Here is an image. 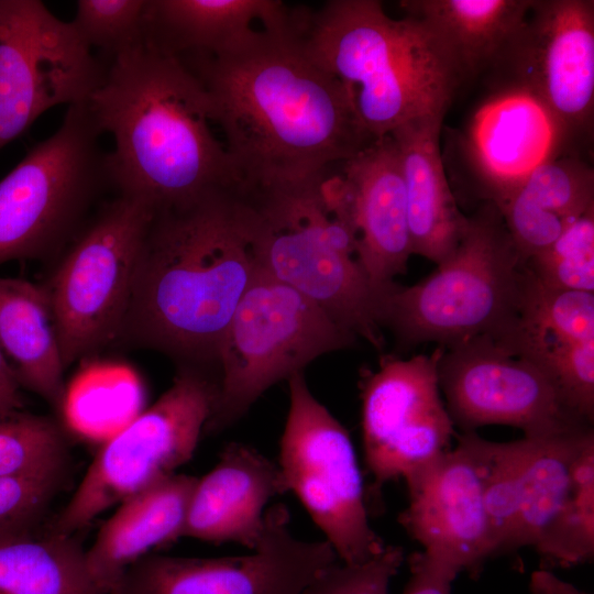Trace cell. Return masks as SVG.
I'll list each match as a JSON object with an SVG mask.
<instances>
[{
  "label": "cell",
  "instance_id": "cell-1",
  "mask_svg": "<svg viewBox=\"0 0 594 594\" xmlns=\"http://www.w3.org/2000/svg\"><path fill=\"white\" fill-rule=\"evenodd\" d=\"M304 21L263 29L222 54L180 61L208 95L245 196L308 190L332 165L375 141L361 123L351 88L308 54Z\"/></svg>",
  "mask_w": 594,
  "mask_h": 594
},
{
  "label": "cell",
  "instance_id": "cell-2",
  "mask_svg": "<svg viewBox=\"0 0 594 594\" xmlns=\"http://www.w3.org/2000/svg\"><path fill=\"white\" fill-rule=\"evenodd\" d=\"M257 228L255 207L235 189L155 211L118 340L182 365H217L224 330L261 268Z\"/></svg>",
  "mask_w": 594,
  "mask_h": 594
},
{
  "label": "cell",
  "instance_id": "cell-3",
  "mask_svg": "<svg viewBox=\"0 0 594 594\" xmlns=\"http://www.w3.org/2000/svg\"><path fill=\"white\" fill-rule=\"evenodd\" d=\"M114 148L108 153L112 188L154 211L237 189L226 146L212 132L211 105L177 58L143 43L111 59L87 101Z\"/></svg>",
  "mask_w": 594,
  "mask_h": 594
},
{
  "label": "cell",
  "instance_id": "cell-4",
  "mask_svg": "<svg viewBox=\"0 0 594 594\" xmlns=\"http://www.w3.org/2000/svg\"><path fill=\"white\" fill-rule=\"evenodd\" d=\"M305 47L351 88L375 140L400 124L447 112L463 75L443 41L421 20L391 18L377 0H331L309 12Z\"/></svg>",
  "mask_w": 594,
  "mask_h": 594
},
{
  "label": "cell",
  "instance_id": "cell-5",
  "mask_svg": "<svg viewBox=\"0 0 594 594\" xmlns=\"http://www.w3.org/2000/svg\"><path fill=\"white\" fill-rule=\"evenodd\" d=\"M526 279L527 266L488 201L469 217L459 244L435 272L413 286L393 283L386 289L381 324L403 346L499 341L518 322Z\"/></svg>",
  "mask_w": 594,
  "mask_h": 594
},
{
  "label": "cell",
  "instance_id": "cell-6",
  "mask_svg": "<svg viewBox=\"0 0 594 594\" xmlns=\"http://www.w3.org/2000/svg\"><path fill=\"white\" fill-rule=\"evenodd\" d=\"M319 186L249 199L258 216L261 268L382 350V300L393 283H372L356 261L355 234L327 208Z\"/></svg>",
  "mask_w": 594,
  "mask_h": 594
},
{
  "label": "cell",
  "instance_id": "cell-7",
  "mask_svg": "<svg viewBox=\"0 0 594 594\" xmlns=\"http://www.w3.org/2000/svg\"><path fill=\"white\" fill-rule=\"evenodd\" d=\"M355 339L311 300L260 268L222 336L218 395L204 431L228 429L274 384Z\"/></svg>",
  "mask_w": 594,
  "mask_h": 594
},
{
  "label": "cell",
  "instance_id": "cell-8",
  "mask_svg": "<svg viewBox=\"0 0 594 594\" xmlns=\"http://www.w3.org/2000/svg\"><path fill=\"white\" fill-rule=\"evenodd\" d=\"M87 102L72 105L58 130L0 180V265L43 258L77 235L96 198L111 187Z\"/></svg>",
  "mask_w": 594,
  "mask_h": 594
},
{
  "label": "cell",
  "instance_id": "cell-9",
  "mask_svg": "<svg viewBox=\"0 0 594 594\" xmlns=\"http://www.w3.org/2000/svg\"><path fill=\"white\" fill-rule=\"evenodd\" d=\"M218 386L206 369L182 365L170 387L99 449L44 531L72 537L109 507L174 474L193 457Z\"/></svg>",
  "mask_w": 594,
  "mask_h": 594
},
{
  "label": "cell",
  "instance_id": "cell-10",
  "mask_svg": "<svg viewBox=\"0 0 594 594\" xmlns=\"http://www.w3.org/2000/svg\"><path fill=\"white\" fill-rule=\"evenodd\" d=\"M154 212L139 199L117 195L68 243L42 285L65 369L118 340Z\"/></svg>",
  "mask_w": 594,
  "mask_h": 594
},
{
  "label": "cell",
  "instance_id": "cell-11",
  "mask_svg": "<svg viewBox=\"0 0 594 594\" xmlns=\"http://www.w3.org/2000/svg\"><path fill=\"white\" fill-rule=\"evenodd\" d=\"M289 408L279 468L338 558L361 563L386 544L372 529L362 475L345 428L311 394L304 372L288 380Z\"/></svg>",
  "mask_w": 594,
  "mask_h": 594
},
{
  "label": "cell",
  "instance_id": "cell-12",
  "mask_svg": "<svg viewBox=\"0 0 594 594\" xmlns=\"http://www.w3.org/2000/svg\"><path fill=\"white\" fill-rule=\"evenodd\" d=\"M106 67L38 0H0V150L45 111L87 102Z\"/></svg>",
  "mask_w": 594,
  "mask_h": 594
},
{
  "label": "cell",
  "instance_id": "cell-13",
  "mask_svg": "<svg viewBox=\"0 0 594 594\" xmlns=\"http://www.w3.org/2000/svg\"><path fill=\"white\" fill-rule=\"evenodd\" d=\"M438 376L450 417L463 432L506 425L524 437H542L592 428L542 366L491 338L443 348Z\"/></svg>",
  "mask_w": 594,
  "mask_h": 594
},
{
  "label": "cell",
  "instance_id": "cell-14",
  "mask_svg": "<svg viewBox=\"0 0 594 594\" xmlns=\"http://www.w3.org/2000/svg\"><path fill=\"white\" fill-rule=\"evenodd\" d=\"M443 346L410 359L385 356L362 384L364 460L377 491L408 480L450 449L454 424L440 396Z\"/></svg>",
  "mask_w": 594,
  "mask_h": 594
},
{
  "label": "cell",
  "instance_id": "cell-15",
  "mask_svg": "<svg viewBox=\"0 0 594 594\" xmlns=\"http://www.w3.org/2000/svg\"><path fill=\"white\" fill-rule=\"evenodd\" d=\"M252 551L224 558L147 554L128 568L112 594H300L338 561L327 540L305 541L292 534L284 504L266 509Z\"/></svg>",
  "mask_w": 594,
  "mask_h": 594
},
{
  "label": "cell",
  "instance_id": "cell-16",
  "mask_svg": "<svg viewBox=\"0 0 594 594\" xmlns=\"http://www.w3.org/2000/svg\"><path fill=\"white\" fill-rule=\"evenodd\" d=\"M531 95L565 140L593 129L594 1L534 0L497 67Z\"/></svg>",
  "mask_w": 594,
  "mask_h": 594
},
{
  "label": "cell",
  "instance_id": "cell-17",
  "mask_svg": "<svg viewBox=\"0 0 594 594\" xmlns=\"http://www.w3.org/2000/svg\"><path fill=\"white\" fill-rule=\"evenodd\" d=\"M406 482L409 505L399 521L407 532L429 558L476 575L494 554L480 465L466 433Z\"/></svg>",
  "mask_w": 594,
  "mask_h": 594
},
{
  "label": "cell",
  "instance_id": "cell-18",
  "mask_svg": "<svg viewBox=\"0 0 594 594\" xmlns=\"http://www.w3.org/2000/svg\"><path fill=\"white\" fill-rule=\"evenodd\" d=\"M339 208L356 237V261L378 287L405 274L413 254L398 152L389 134L342 163Z\"/></svg>",
  "mask_w": 594,
  "mask_h": 594
},
{
  "label": "cell",
  "instance_id": "cell-19",
  "mask_svg": "<svg viewBox=\"0 0 594 594\" xmlns=\"http://www.w3.org/2000/svg\"><path fill=\"white\" fill-rule=\"evenodd\" d=\"M288 492L278 464L254 448L229 443L216 466L198 479L182 537L254 550L264 528L267 503Z\"/></svg>",
  "mask_w": 594,
  "mask_h": 594
},
{
  "label": "cell",
  "instance_id": "cell-20",
  "mask_svg": "<svg viewBox=\"0 0 594 594\" xmlns=\"http://www.w3.org/2000/svg\"><path fill=\"white\" fill-rule=\"evenodd\" d=\"M299 15L278 0H147L144 43L179 61L218 55L263 30L255 22L286 30Z\"/></svg>",
  "mask_w": 594,
  "mask_h": 594
},
{
  "label": "cell",
  "instance_id": "cell-21",
  "mask_svg": "<svg viewBox=\"0 0 594 594\" xmlns=\"http://www.w3.org/2000/svg\"><path fill=\"white\" fill-rule=\"evenodd\" d=\"M444 112L411 119L389 135L396 145L413 254L439 264L459 244L468 226L450 189L440 152Z\"/></svg>",
  "mask_w": 594,
  "mask_h": 594
},
{
  "label": "cell",
  "instance_id": "cell-22",
  "mask_svg": "<svg viewBox=\"0 0 594 594\" xmlns=\"http://www.w3.org/2000/svg\"><path fill=\"white\" fill-rule=\"evenodd\" d=\"M196 477L172 474L120 503L85 550L97 585L112 594L133 563L182 537Z\"/></svg>",
  "mask_w": 594,
  "mask_h": 594
},
{
  "label": "cell",
  "instance_id": "cell-23",
  "mask_svg": "<svg viewBox=\"0 0 594 594\" xmlns=\"http://www.w3.org/2000/svg\"><path fill=\"white\" fill-rule=\"evenodd\" d=\"M492 204L526 264L594 209V172L579 156L559 155L539 164L510 193Z\"/></svg>",
  "mask_w": 594,
  "mask_h": 594
},
{
  "label": "cell",
  "instance_id": "cell-24",
  "mask_svg": "<svg viewBox=\"0 0 594 594\" xmlns=\"http://www.w3.org/2000/svg\"><path fill=\"white\" fill-rule=\"evenodd\" d=\"M0 350L22 388L56 409L64 407L66 369L42 285L0 277Z\"/></svg>",
  "mask_w": 594,
  "mask_h": 594
},
{
  "label": "cell",
  "instance_id": "cell-25",
  "mask_svg": "<svg viewBox=\"0 0 594 594\" xmlns=\"http://www.w3.org/2000/svg\"><path fill=\"white\" fill-rule=\"evenodd\" d=\"M534 0H403L453 55L464 81L493 69L521 30Z\"/></svg>",
  "mask_w": 594,
  "mask_h": 594
},
{
  "label": "cell",
  "instance_id": "cell-26",
  "mask_svg": "<svg viewBox=\"0 0 594 594\" xmlns=\"http://www.w3.org/2000/svg\"><path fill=\"white\" fill-rule=\"evenodd\" d=\"M593 428L524 437L519 508L513 550L535 547L562 510L571 493L574 459Z\"/></svg>",
  "mask_w": 594,
  "mask_h": 594
},
{
  "label": "cell",
  "instance_id": "cell-27",
  "mask_svg": "<svg viewBox=\"0 0 594 594\" xmlns=\"http://www.w3.org/2000/svg\"><path fill=\"white\" fill-rule=\"evenodd\" d=\"M0 594H107L72 537L36 531L0 538Z\"/></svg>",
  "mask_w": 594,
  "mask_h": 594
},
{
  "label": "cell",
  "instance_id": "cell-28",
  "mask_svg": "<svg viewBox=\"0 0 594 594\" xmlns=\"http://www.w3.org/2000/svg\"><path fill=\"white\" fill-rule=\"evenodd\" d=\"M479 461L493 554L513 550L519 508L524 438L493 442L465 432Z\"/></svg>",
  "mask_w": 594,
  "mask_h": 594
},
{
  "label": "cell",
  "instance_id": "cell-29",
  "mask_svg": "<svg viewBox=\"0 0 594 594\" xmlns=\"http://www.w3.org/2000/svg\"><path fill=\"white\" fill-rule=\"evenodd\" d=\"M553 564L571 566L594 554V436L578 452L571 493L562 510L534 547Z\"/></svg>",
  "mask_w": 594,
  "mask_h": 594
},
{
  "label": "cell",
  "instance_id": "cell-30",
  "mask_svg": "<svg viewBox=\"0 0 594 594\" xmlns=\"http://www.w3.org/2000/svg\"><path fill=\"white\" fill-rule=\"evenodd\" d=\"M66 458L55 420L22 409L0 413V477L64 472Z\"/></svg>",
  "mask_w": 594,
  "mask_h": 594
},
{
  "label": "cell",
  "instance_id": "cell-31",
  "mask_svg": "<svg viewBox=\"0 0 594 594\" xmlns=\"http://www.w3.org/2000/svg\"><path fill=\"white\" fill-rule=\"evenodd\" d=\"M526 266L542 285L564 290L594 292V209L571 223Z\"/></svg>",
  "mask_w": 594,
  "mask_h": 594
},
{
  "label": "cell",
  "instance_id": "cell-32",
  "mask_svg": "<svg viewBox=\"0 0 594 594\" xmlns=\"http://www.w3.org/2000/svg\"><path fill=\"white\" fill-rule=\"evenodd\" d=\"M147 0H78L72 24L111 59L144 43Z\"/></svg>",
  "mask_w": 594,
  "mask_h": 594
},
{
  "label": "cell",
  "instance_id": "cell-33",
  "mask_svg": "<svg viewBox=\"0 0 594 594\" xmlns=\"http://www.w3.org/2000/svg\"><path fill=\"white\" fill-rule=\"evenodd\" d=\"M404 560V549L389 544L361 563L336 561L322 569L300 594H389L391 580Z\"/></svg>",
  "mask_w": 594,
  "mask_h": 594
},
{
  "label": "cell",
  "instance_id": "cell-34",
  "mask_svg": "<svg viewBox=\"0 0 594 594\" xmlns=\"http://www.w3.org/2000/svg\"><path fill=\"white\" fill-rule=\"evenodd\" d=\"M63 474L0 477V538L35 531Z\"/></svg>",
  "mask_w": 594,
  "mask_h": 594
},
{
  "label": "cell",
  "instance_id": "cell-35",
  "mask_svg": "<svg viewBox=\"0 0 594 594\" xmlns=\"http://www.w3.org/2000/svg\"><path fill=\"white\" fill-rule=\"evenodd\" d=\"M410 578L402 594H450L458 573L421 552L409 559Z\"/></svg>",
  "mask_w": 594,
  "mask_h": 594
},
{
  "label": "cell",
  "instance_id": "cell-36",
  "mask_svg": "<svg viewBox=\"0 0 594 594\" xmlns=\"http://www.w3.org/2000/svg\"><path fill=\"white\" fill-rule=\"evenodd\" d=\"M21 388L12 366L0 350V413L23 408Z\"/></svg>",
  "mask_w": 594,
  "mask_h": 594
},
{
  "label": "cell",
  "instance_id": "cell-37",
  "mask_svg": "<svg viewBox=\"0 0 594 594\" xmlns=\"http://www.w3.org/2000/svg\"><path fill=\"white\" fill-rule=\"evenodd\" d=\"M529 588L531 594H588L544 570L531 574Z\"/></svg>",
  "mask_w": 594,
  "mask_h": 594
}]
</instances>
